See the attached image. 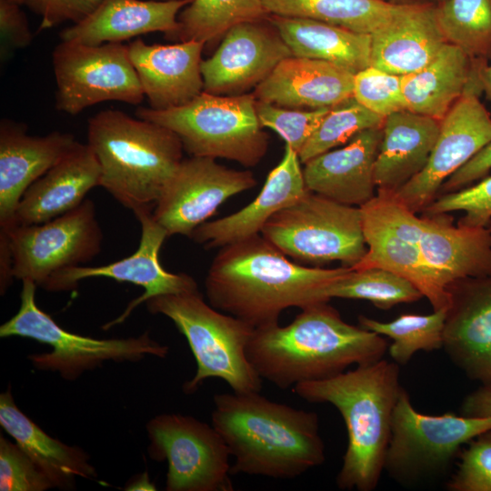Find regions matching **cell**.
I'll use <instances>...</instances> for the list:
<instances>
[{
	"label": "cell",
	"instance_id": "44dd1931",
	"mask_svg": "<svg viewBox=\"0 0 491 491\" xmlns=\"http://www.w3.org/2000/svg\"><path fill=\"white\" fill-rule=\"evenodd\" d=\"M203 42L147 45L141 39L128 45L130 60L149 107L165 110L183 105L204 91L201 73Z\"/></svg>",
	"mask_w": 491,
	"mask_h": 491
},
{
	"label": "cell",
	"instance_id": "9a60e30c",
	"mask_svg": "<svg viewBox=\"0 0 491 491\" xmlns=\"http://www.w3.org/2000/svg\"><path fill=\"white\" fill-rule=\"evenodd\" d=\"M483 92L478 71L465 94L440 125V131L425 168L395 193L409 210L418 213L436 197L444 182L491 140V115L479 100Z\"/></svg>",
	"mask_w": 491,
	"mask_h": 491
},
{
	"label": "cell",
	"instance_id": "d6a6232c",
	"mask_svg": "<svg viewBox=\"0 0 491 491\" xmlns=\"http://www.w3.org/2000/svg\"><path fill=\"white\" fill-rule=\"evenodd\" d=\"M267 15L304 17L371 35L414 4L380 0H262Z\"/></svg>",
	"mask_w": 491,
	"mask_h": 491
},
{
	"label": "cell",
	"instance_id": "7bdbcfd3",
	"mask_svg": "<svg viewBox=\"0 0 491 491\" xmlns=\"http://www.w3.org/2000/svg\"><path fill=\"white\" fill-rule=\"evenodd\" d=\"M53 487L46 475L16 443L0 437L1 491H44Z\"/></svg>",
	"mask_w": 491,
	"mask_h": 491
},
{
	"label": "cell",
	"instance_id": "d4e9b609",
	"mask_svg": "<svg viewBox=\"0 0 491 491\" xmlns=\"http://www.w3.org/2000/svg\"><path fill=\"white\" fill-rule=\"evenodd\" d=\"M99 162L86 144L76 142L45 175L33 183L21 198L16 225L41 224L78 205L90 190L100 186Z\"/></svg>",
	"mask_w": 491,
	"mask_h": 491
},
{
	"label": "cell",
	"instance_id": "ba28073f",
	"mask_svg": "<svg viewBox=\"0 0 491 491\" xmlns=\"http://www.w3.org/2000/svg\"><path fill=\"white\" fill-rule=\"evenodd\" d=\"M22 284L19 309L0 326V336H21L49 345L52 351L28 356L39 370L57 372L64 379L75 380L108 360L135 362L146 356L164 358L168 354V347L152 339L147 332L137 337L110 339L68 332L37 306V286L31 280Z\"/></svg>",
	"mask_w": 491,
	"mask_h": 491
},
{
	"label": "cell",
	"instance_id": "5b68a950",
	"mask_svg": "<svg viewBox=\"0 0 491 491\" xmlns=\"http://www.w3.org/2000/svg\"><path fill=\"white\" fill-rule=\"evenodd\" d=\"M87 144L100 165V186L133 213L154 209L184 159L173 131L119 110H104L88 120Z\"/></svg>",
	"mask_w": 491,
	"mask_h": 491
},
{
	"label": "cell",
	"instance_id": "ac0fdd59",
	"mask_svg": "<svg viewBox=\"0 0 491 491\" xmlns=\"http://www.w3.org/2000/svg\"><path fill=\"white\" fill-rule=\"evenodd\" d=\"M291 55L269 21L238 24L225 33L213 55L202 60L204 91L218 95L248 94Z\"/></svg>",
	"mask_w": 491,
	"mask_h": 491
},
{
	"label": "cell",
	"instance_id": "60d3db41",
	"mask_svg": "<svg viewBox=\"0 0 491 491\" xmlns=\"http://www.w3.org/2000/svg\"><path fill=\"white\" fill-rule=\"evenodd\" d=\"M455 211L465 213L457 225L469 228L491 226V176L478 184L460 190L442 194L424 209L426 215L448 214Z\"/></svg>",
	"mask_w": 491,
	"mask_h": 491
},
{
	"label": "cell",
	"instance_id": "9c48e42d",
	"mask_svg": "<svg viewBox=\"0 0 491 491\" xmlns=\"http://www.w3.org/2000/svg\"><path fill=\"white\" fill-rule=\"evenodd\" d=\"M261 235L286 256L308 264L353 267L366 255L361 208L308 191L275 214Z\"/></svg>",
	"mask_w": 491,
	"mask_h": 491
},
{
	"label": "cell",
	"instance_id": "30bf717a",
	"mask_svg": "<svg viewBox=\"0 0 491 491\" xmlns=\"http://www.w3.org/2000/svg\"><path fill=\"white\" fill-rule=\"evenodd\" d=\"M491 429V417L419 413L403 389L394 410L384 471L402 485H416L446 473L461 447Z\"/></svg>",
	"mask_w": 491,
	"mask_h": 491
},
{
	"label": "cell",
	"instance_id": "7402d4cb",
	"mask_svg": "<svg viewBox=\"0 0 491 491\" xmlns=\"http://www.w3.org/2000/svg\"><path fill=\"white\" fill-rule=\"evenodd\" d=\"M300 164L298 154L286 145L281 161L269 172L260 193L250 204L234 214L202 224L190 238L209 249L261 234L275 214L308 192Z\"/></svg>",
	"mask_w": 491,
	"mask_h": 491
},
{
	"label": "cell",
	"instance_id": "d6986e66",
	"mask_svg": "<svg viewBox=\"0 0 491 491\" xmlns=\"http://www.w3.org/2000/svg\"><path fill=\"white\" fill-rule=\"evenodd\" d=\"M447 290L443 349L470 380L491 384V276L459 279Z\"/></svg>",
	"mask_w": 491,
	"mask_h": 491
},
{
	"label": "cell",
	"instance_id": "83f0119b",
	"mask_svg": "<svg viewBox=\"0 0 491 491\" xmlns=\"http://www.w3.org/2000/svg\"><path fill=\"white\" fill-rule=\"evenodd\" d=\"M441 121L407 109L385 118L375 165L377 192L395 193L426 165Z\"/></svg>",
	"mask_w": 491,
	"mask_h": 491
},
{
	"label": "cell",
	"instance_id": "52a82bcc",
	"mask_svg": "<svg viewBox=\"0 0 491 491\" xmlns=\"http://www.w3.org/2000/svg\"><path fill=\"white\" fill-rule=\"evenodd\" d=\"M256 104L253 93L218 95L203 91L183 105L165 110L139 107L135 114L173 131L191 156L224 158L252 167L263 159L269 145Z\"/></svg>",
	"mask_w": 491,
	"mask_h": 491
},
{
	"label": "cell",
	"instance_id": "db71d44e",
	"mask_svg": "<svg viewBox=\"0 0 491 491\" xmlns=\"http://www.w3.org/2000/svg\"><path fill=\"white\" fill-rule=\"evenodd\" d=\"M161 1H165V0H161Z\"/></svg>",
	"mask_w": 491,
	"mask_h": 491
},
{
	"label": "cell",
	"instance_id": "4fadbf2b",
	"mask_svg": "<svg viewBox=\"0 0 491 491\" xmlns=\"http://www.w3.org/2000/svg\"><path fill=\"white\" fill-rule=\"evenodd\" d=\"M6 233L16 279L44 287L57 272L95 258L102 249L103 232L92 200L41 224L16 225Z\"/></svg>",
	"mask_w": 491,
	"mask_h": 491
},
{
	"label": "cell",
	"instance_id": "f546056e",
	"mask_svg": "<svg viewBox=\"0 0 491 491\" xmlns=\"http://www.w3.org/2000/svg\"><path fill=\"white\" fill-rule=\"evenodd\" d=\"M292 55L324 60L348 71L370 66L371 35L318 20L270 15Z\"/></svg>",
	"mask_w": 491,
	"mask_h": 491
},
{
	"label": "cell",
	"instance_id": "277c9868",
	"mask_svg": "<svg viewBox=\"0 0 491 491\" xmlns=\"http://www.w3.org/2000/svg\"><path fill=\"white\" fill-rule=\"evenodd\" d=\"M399 373L398 364L382 358L292 387L307 402L333 405L344 419L347 446L336 476L338 488L372 491L377 486L384 471L394 410L404 389Z\"/></svg>",
	"mask_w": 491,
	"mask_h": 491
},
{
	"label": "cell",
	"instance_id": "7a4b0ae2",
	"mask_svg": "<svg viewBox=\"0 0 491 491\" xmlns=\"http://www.w3.org/2000/svg\"><path fill=\"white\" fill-rule=\"evenodd\" d=\"M287 326L255 329L246 356L256 372L279 388L336 376L351 365L383 358L382 336L343 320L327 302L301 309Z\"/></svg>",
	"mask_w": 491,
	"mask_h": 491
},
{
	"label": "cell",
	"instance_id": "7dc6e473",
	"mask_svg": "<svg viewBox=\"0 0 491 491\" xmlns=\"http://www.w3.org/2000/svg\"><path fill=\"white\" fill-rule=\"evenodd\" d=\"M461 415L469 417H491V384L481 385L464 398Z\"/></svg>",
	"mask_w": 491,
	"mask_h": 491
},
{
	"label": "cell",
	"instance_id": "ee69618b",
	"mask_svg": "<svg viewBox=\"0 0 491 491\" xmlns=\"http://www.w3.org/2000/svg\"><path fill=\"white\" fill-rule=\"evenodd\" d=\"M102 0H25L31 11L42 17L38 31L71 21L77 24L92 14Z\"/></svg>",
	"mask_w": 491,
	"mask_h": 491
},
{
	"label": "cell",
	"instance_id": "8992f818",
	"mask_svg": "<svg viewBox=\"0 0 491 491\" xmlns=\"http://www.w3.org/2000/svg\"><path fill=\"white\" fill-rule=\"evenodd\" d=\"M145 303L150 313L175 324L195 356L197 369L183 386L185 394L195 393L209 378L225 381L235 393L261 391L263 379L246 356L256 328L207 304L199 290L157 296Z\"/></svg>",
	"mask_w": 491,
	"mask_h": 491
},
{
	"label": "cell",
	"instance_id": "cb8c5ba5",
	"mask_svg": "<svg viewBox=\"0 0 491 491\" xmlns=\"http://www.w3.org/2000/svg\"><path fill=\"white\" fill-rule=\"evenodd\" d=\"M355 74L318 59L288 56L254 90L257 100L292 108H331L353 96Z\"/></svg>",
	"mask_w": 491,
	"mask_h": 491
},
{
	"label": "cell",
	"instance_id": "603a6c76",
	"mask_svg": "<svg viewBox=\"0 0 491 491\" xmlns=\"http://www.w3.org/2000/svg\"><path fill=\"white\" fill-rule=\"evenodd\" d=\"M382 136V127L366 129L342 148L305 163L303 176L308 191L352 206L368 203L376 196L375 165Z\"/></svg>",
	"mask_w": 491,
	"mask_h": 491
},
{
	"label": "cell",
	"instance_id": "5bb4252c",
	"mask_svg": "<svg viewBox=\"0 0 491 491\" xmlns=\"http://www.w3.org/2000/svg\"><path fill=\"white\" fill-rule=\"evenodd\" d=\"M149 454L166 460L167 491H232L230 453L215 428L190 416L162 414L146 425Z\"/></svg>",
	"mask_w": 491,
	"mask_h": 491
},
{
	"label": "cell",
	"instance_id": "f35d334b",
	"mask_svg": "<svg viewBox=\"0 0 491 491\" xmlns=\"http://www.w3.org/2000/svg\"><path fill=\"white\" fill-rule=\"evenodd\" d=\"M256 108L261 126L275 131L297 154L330 110L286 108L257 99Z\"/></svg>",
	"mask_w": 491,
	"mask_h": 491
},
{
	"label": "cell",
	"instance_id": "6da1fadb",
	"mask_svg": "<svg viewBox=\"0 0 491 491\" xmlns=\"http://www.w3.org/2000/svg\"><path fill=\"white\" fill-rule=\"evenodd\" d=\"M352 268L306 267L262 235L220 247L205 280L209 304L254 328L278 324L282 312L318 303V290Z\"/></svg>",
	"mask_w": 491,
	"mask_h": 491
},
{
	"label": "cell",
	"instance_id": "f6af8a7d",
	"mask_svg": "<svg viewBox=\"0 0 491 491\" xmlns=\"http://www.w3.org/2000/svg\"><path fill=\"white\" fill-rule=\"evenodd\" d=\"M20 5L12 0H0L2 60L15 49L26 47L32 42L33 35Z\"/></svg>",
	"mask_w": 491,
	"mask_h": 491
},
{
	"label": "cell",
	"instance_id": "e0dca14e",
	"mask_svg": "<svg viewBox=\"0 0 491 491\" xmlns=\"http://www.w3.org/2000/svg\"><path fill=\"white\" fill-rule=\"evenodd\" d=\"M152 211L134 212L141 225V236L138 247L132 255L105 266H77L63 269L55 273L43 288L51 292L71 291L81 280L92 277H107L143 287L144 293L132 300L118 317L105 324L103 326L105 330L124 322L135 307L152 297L198 290L192 276L170 273L160 264L159 252L168 234L154 219Z\"/></svg>",
	"mask_w": 491,
	"mask_h": 491
},
{
	"label": "cell",
	"instance_id": "8fae6325",
	"mask_svg": "<svg viewBox=\"0 0 491 491\" xmlns=\"http://www.w3.org/2000/svg\"><path fill=\"white\" fill-rule=\"evenodd\" d=\"M360 208L417 246L447 286L459 279L491 276V226H456L448 214L419 217L386 192H377Z\"/></svg>",
	"mask_w": 491,
	"mask_h": 491
},
{
	"label": "cell",
	"instance_id": "f5cc1de1",
	"mask_svg": "<svg viewBox=\"0 0 491 491\" xmlns=\"http://www.w3.org/2000/svg\"><path fill=\"white\" fill-rule=\"evenodd\" d=\"M439 1H442V0H436V2H439Z\"/></svg>",
	"mask_w": 491,
	"mask_h": 491
},
{
	"label": "cell",
	"instance_id": "e575fe53",
	"mask_svg": "<svg viewBox=\"0 0 491 491\" xmlns=\"http://www.w3.org/2000/svg\"><path fill=\"white\" fill-rule=\"evenodd\" d=\"M435 12L447 43L473 61L491 58V0H442Z\"/></svg>",
	"mask_w": 491,
	"mask_h": 491
},
{
	"label": "cell",
	"instance_id": "b9f144b4",
	"mask_svg": "<svg viewBox=\"0 0 491 491\" xmlns=\"http://www.w3.org/2000/svg\"><path fill=\"white\" fill-rule=\"evenodd\" d=\"M458 456V466L446 484L447 489L491 491V429L471 439Z\"/></svg>",
	"mask_w": 491,
	"mask_h": 491
},
{
	"label": "cell",
	"instance_id": "8d00e7d4",
	"mask_svg": "<svg viewBox=\"0 0 491 491\" xmlns=\"http://www.w3.org/2000/svg\"><path fill=\"white\" fill-rule=\"evenodd\" d=\"M447 308L429 315L404 314L390 322H381L359 316L363 328L393 340L388 352L398 365H406L418 351L430 352L443 348Z\"/></svg>",
	"mask_w": 491,
	"mask_h": 491
},
{
	"label": "cell",
	"instance_id": "1f68e13d",
	"mask_svg": "<svg viewBox=\"0 0 491 491\" xmlns=\"http://www.w3.org/2000/svg\"><path fill=\"white\" fill-rule=\"evenodd\" d=\"M480 61L446 43L424 68L402 75L406 109L442 121L465 94Z\"/></svg>",
	"mask_w": 491,
	"mask_h": 491
},
{
	"label": "cell",
	"instance_id": "ab89813d",
	"mask_svg": "<svg viewBox=\"0 0 491 491\" xmlns=\"http://www.w3.org/2000/svg\"><path fill=\"white\" fill-rule=\"evenodd\" d=\"M353 96L363 106L385 118L406 109L402 75L372 65L355 74Z\"/></svg>",
	"mask_w": 491,
	"mask_h": 491
},
{
	"label": "cell",
	"instance_id": "f907efd6",
	"mask_svg": "<svg viewBox=\"0 0 491 491\" xmlns=\"http://www.w3.org/2000/svg\"><path fill=\"white\" fill-rule=\"evenodd\" d=\"M383 2L398 4V5H409V4H419L426 2H436V0H380Z\"/></svg>",
	"mask_w": 491,
	"mask_h": 491
},
{
	"label": "cell",
	"instance_id": "484cf974",
	"mask_svg": "<svg viewBox=\"0 0 491 491\" xmlns=\"http://www.w3.org/2000/svg\"><path fill=\"white\" fill-rule=\"evenodd\" d=\"M192 0H102L86 18L60 33L61 41L89 45L122 41L153 32L168 35Z\"/></svg>",
	"mask_w": 491,
	"mask_h": 491
},
{
	"label": "cell",
	"instance_id": "2e32d148",
	"mask_svg": "<svg viewBox=\"0 0 491 491\" xmlns=\"http://www.w3.org/2000/svg\"><path fill=\"white\" fill-rule=\"evenodd\" d=\"M256 179L250 170H235L215 158L183 159L165 185L152 211L168 236L192 233L211 217L228 198L253 188Z\"/></svg>",
	"mask_w": 491,
	"mask_h": 491
},
{
	"label": "cell",
	"instance_id": "7c38bea8",
	"mask_svg": "<svg viewBox=\"0 0 491 491\" xmlns=\"http://www.w3.org/2000/svg\"><path fill=\"white\" fill-rule=\"evenodd\" d=\"M55 107L69 115L105 101L140 104L145 94L127 45L61 41L53 52Z\"/></svg>",
	"mask_w": 491,
	"mask_h": 491
},
{
	"label": "cell",
	"instance_id": "f1b7e54d",
	"mask_svg": "<svg viewBox=\"0 0 491 491\" xmlns=\"http://www.w3.org/2000/svg\"><path fill=\"white\" fill-rule=\"evenodd\" d=\"M0 425L52 482L71 489L76 477L93 478L96 472L88 455L47 435L15 405L8 389L0 396Z\"/></svg>",
	"mask_w": 491,
	"mask_h": 491
},
{
	"label": "cell",
	"instance_id": "4dcf8cb0",
	"mask_svg": "<svg viewBox=\"0 0 491 491\" xmlns=\"http://www.w3.org/2000/svg\"><path fill=\"white\" fill-rule=\"evenodd\" d=\"M362 211V210H361ZM367 251L352 269L382 268L413 284L426 297L433 310L448 308L447 286L426 261L420 250L362 212Z\"/></svg>",
	"mask_w": 491,
	"mask_h": 491
},
{
	"label": "cell",
	"instance_id": "bcb514c9",
	"mask_svg": "<svg viewBox=\"0 0 491 491\" xmlns=\"http://www.w3.org/2000/svg\"><path fill=\"white\" fill-rule=\"evenodd\" d=\"M491 170V140L466 165L456 171L442 185L439 193L446 194L466 187L486 176Z\"/></svg>",
	"mask_w": 491,
	"mask_h": 491
},
{
	"label": "cell",
	"instance_id": "ffe728a7",
	"mask_svg": "<svg viewBox=\"0 0 491 491\" xmlns=\"http://www.w3.org/2000/svg\"><path fill=\"white\" fill-rule=\"evenodd\" d=\"M77 141L55 131L30 135L26 126L11 120L0 123V229L15 225V214L28 187L45 175Z\"/></svg>",
	"mask_w": 491,
	"mask_h": 491
},
{
	"label": "cell",
	"instance_id": "681fc988",
	"mask_svg": "<svg viewBox=\"0 0 491 491\" xmlns=\"http://www.w3.org/2000/svg\"><path fill=\"white\" fill-rule=\"evenodd\" d=\"M479 78L483 92L491 105V65H488L487 63H484L480 65Z\"/></svg>",
	"mask_w": 491,
	"mask_h": 491
},
{
	"label": "cell",
	"instance_id": "c3c4849f",
	"mask_svg": "<svg viewBox=\"0 0 491 491\" xmlns=\"http://www.w3.org/2000/svg\"><path fill=\"white\" fill-rule=\"evenodd\" d=\"M13 259L5 232L0 231V291L5 294L12 283Z\"/></svg>",
	"mask_w": 491,
	"mask_h": 491
},
{
	"label": "cell",
	"instance_id": "4316f807",
	"mask_svg": "<svg viewBox=\"0 0 491 491\" xmlns=\"http://www.w3.org/2000/svg\"><path fill=\"white\" fill-rule=\"evenodd\" d=\"M436 2L414 4L371 34L370 65L405 75L428 65L446 44L435 12Z\"/></svg>",
	"mask_w": 491,
	"mask_h": 491
},
{
	"label": "cell",
	"instance_id": "74e56055",
	"mask_svg": "<svg viewBox=\"0 0 491 491\" xmlns=\"http://www.w3.org/2000/svg\"><path fill=\"white\" fill-rule=\"evenodd\" d=\"M385 117L373 113L354 96L330 108L298 153L302 164L334 147L347 143L366 129L382 127Z\"/></svg>",
	"mask_w": 491,
	"mask_h": 491
},
{
	"label": "cell",
	"instance_id": "816d5d0a",
	"mask_svg": "<svg viewBox=\"0 0 491 491\" xmlns=\"http://www.w3.org/2000/svg\"><path fill=\"white\" fill-rule=\"evenodd\" d=\"M12 1L16 2V3H18L19 5H24V1H25V0H12Z\"/></svg>",
	"mask_w": 491,
	"mask_h": 491
},
{
	"label": "cell",
	"instance_id": "836d02e7",
	"mask_svg": "<svg viewBox=\"0 0 491 491\" xmlns=\"http://www.w3.org/2000/svg\"><path fill=\"white\" fill-rule=\"evenodd\" d=\"M266 17L262 0H192L178 15L177 30L166 37L205 45L238 24Z\"/></svg>",
	"mask_w": 491,
	"mask_h": 491
},
{
	"label": "cell",
	"instance_id": "3957f363",
	"mask_svg": "<svg viewBox=\"0 0 491 491\" xmlns=\"http://www.w3.org/2000/svg\"><path fill=\"white\" fill-rule=\"evenodd\" d=\"M211 418L234 457L231 475L290 479L326 460L318 415L260 392L215 395Z\"/></svg>",
	"mask_w": 491,
	"mask_h": 491
},
{
	"label": "cell",
	"instance_id": "d590c367",
	"mask_svg": "<svg viewBox=\"0 0 491 491\" xmlns=\"http://www.w3.org/2000/svg\"><path fill=\"white\" fill-rule=\"evenodd\" d=\"M316 296L319 302H328L331 298L367 300L380 309L424 297L409 281L382 268L351 269L323 286Z\"/></svg>",
	"mask_w": 491,
	"mask_h": 491
}]
</instances>
